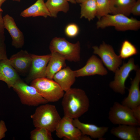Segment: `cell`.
Segmentation results:
<instances>
[{"instance_id": "6da1fadb", "label": "cell", "mask_w": 140, "mask_h": 140, "mask_svg": "<svg viewBox=\"0 0 140 140\" xmlns=\"http://www.w3.org/2000/svg\"><path fill=\"white\" fill-rule=\"evenodd\" d=\"M62 97L61 104L64 116L73 119L78 118L89 110V99L81 89L71 88L66 92Z\"/></svg>"}, {"instance_id": "7a4b0ae2", "label": "cell", "mask_w": 140, "mask_h": 140, "mask_svg": "<svg viewBox=\"0 0 140 140\" xmlns=\"http://www.w3.org/2000/svg\"><path fill=\"white\" fill-rule=\"evenodd\" d=\"M30 117L35 128H45L51 132L55 131L61 119L55 106L47 103L38 107Z\"/></svg>"}, {"instance_id": "3957f363", "label": "cell", "mask_w": 140, "mask_h": 140, "mask_svg": "<svg viewBox=\"0 0 140 140\" xmlns=\"http://www.w3.org/2000/svg\"><path fill=\"white\" fill-rule=\"evenodd\" d=\"M96 25L97 28L111 26L118 31H135L140 28V21L121 14H108L99 19Z\"/></svg>"}, {"instance_id": "277c9868", "label": "cell", "mask_w": 140, "mask_h": 140, "mask_svg": "<svg viewBox=\"0 0 140 140\" xmlns=\"http://www.w3.org/2000/svg\"><path fill=\"white\" fill-rule=\"evenodd\" d=\"M48 102H54L62 98L64 91L54 80L46 77L35 79L31 85Z\"/></svg>"}, {"instance_id": "5b68a950", "label": "cell", "mask_w": 140, "mask_h": 140, "mask_svg": "<svg viewBox=\"0 0 140 140\" xmlns=\"http://www.w3.org/2000/svg\"><path fill=\"white\" fill-rule=\"evenodd\" d=\"M49 49L51 52H58L69 61L76 62L80 60V47L79 41L72 43L64 38L55 37L51 41Z\"/></svg>"}, {"instance_id": "8992f818", "label": "cell", "mask_w": 140, "mask_h": 140, "mask_svg": "<svg viewBox=\"0 0 140 140\" xmlns=\"http://www.w3.org/2000/svg\"><path fill=\"white\" fill-rule=\"evenodd\" d=\"M12 88L18 95L21 103L23 104L36 106L48 102L34 87L28 85L21 79L16 82Z\"/></svg>"}, {"instance_id": "52a82bcc", "label": "cell", "mask_w": 140, "mask_h": 140, "mask_svg": "<svg viewBox=\"0 0 140 140\" xmlns=\"http://www.w3.org/2000/svg\"><path fill=\"white\" fill-rule=\"evenodd\" d=\"M108 116L109 121L114 125H140L134 117L132 109L117 102L110 108Z\"/></svg>"}, {"instance_id": "ba28073f", "label": "cell", "mask_w": 140, "mask_h": 140, "mask_svg": "<svg viewBox=\"0 0 140 140\" xmlns=\"http://www.w3.org/2000/svg\"><path fill=\"white\" fill-rule=\"evenodd\" d=\"M138 66L134 64V60L130 58L127 63H123L120 68L115 72L114 80L109 83L110 87L115 92L123 95L125 93V81L129 76L130 72L137 70Z\"/></svg>"}, {"instance_id": "9c48e42d", "label": "cell", "mask_w": 140, "mask_h": 140, "mask_svg": "<svg viewBox=\"0 0 140 140\" xmlns=\"http://www.w3.org/2000/svg\"><path fill=\"white\" fill-rule=\"evenodd\" d=\"M94 54L98 55L110 71L115 72L122 63V59L115 53L113 47L103 42L99 47H93Z\"/></svg>"}, {"instance_id": "30bf717a", "label": "cell", "mask_w": 140, "mask_h": 140, "mask_svg": "<svg viewBox=\"0 0 140 140\" xmlns=\"http://www.w3.org/2000/svg\"><path fill=\"white\" fill-rule=\"evenodd\" d=\"M31 64L26 79L28 82L37 79L46 77L47 67L51 56V54L45 55L31 54Z\"/></svg>"}, {"instance_id": "8fae6325", "label": "cell", "mask_w": 140, "mask_h": 140, "mask_svg": "<svg viewBox=\"0 0 140 140\" xmlns=\"http://www.w3.org/2000/svg\"><path fill=\"white\" fill-rule=\"evenodd\" d=\"M73 119L64 116L55 131L56 134L59 138L66 140H81L82 134L81 132L73 124Z\"/></svg>"}, {"instance_id": "7c38bea8", "label": "cell", "mask_w": 140, "mask_h": 140, "mask_svg": "<svg viewBox=\"0 0 140 140\" xmlns=\"http://www.w3.org/2000/svg\"><path fill=\"white\" fill-rule=\"evenodd\" d=\"M76 77L99 75H104L108 73L102 61L95 55L92 56L86 64L81 68L74 71Z\"/></svg>"}, {"instance_id": "4fadbf2b", "label": "cell", "mask_w": 140, "mask_h": 140, "mask_svg": "<svg viewBox=\"0 0 140 140\" xmlns=\"http://www.w3.org/2000/svg\"><path fill=\"white\" fill-rule=\"evenodd\" d=\"M140 70H136V75L131 81V85L128 89V96L122 101L121 103L131 109L140 105Z\"/></svg>"}, {"instance_id": "5bb4252c", "label": "cell", "mask_w": 140, "mask_h": 140, "mask_svg": "<svg viewBox=\"0 0 140 140\" xmlns=\"http://www.w3.org/2000/svg\"><path fill=\"white\" fill-rule=\"evenodd\" d=\"M3 17L4 28L8 31L12 39V45L17 48H22L24 44L23 33L17 27L12 16L7 14Z\"/></svg>"}, {"instance_id": "9a60e30c", "label": "cell", "mask_w": 140, "mask_h": 140, "mask_svg": "<svg viewBox=\"0 0 140 140\" xmlns=\"http://www.w3.org/2000/svg\"><path fill=\"white\" fill-rule=\"evenodd\" d=\"M72 123L83 134L88 135L94 139L102 140V139H104L103 137L109 129L108 127H98L94 124L82 122L78 118L73 119Z\"/></svg>"}, {"instance_id": "2e32d148", "label": "cell", "mask_w": 140, "mask_h": 140, "mask_svg": "<svg viewBox=\"0 0 140 140\" xmlns=\"http://www.w3.org/2000/svg\"><path fill=\"white\" fill-rule=\"evenodd\" d=\"M9 60L12 66L18 73L24 74L29 71L32 58L31 54L26 51L21 50L12 55Z\"/></svg>"}, {"instance_id": "e0dca14e", "label": "cell", "mask_w": 140, "mask_h": 140, "mask_svg": "<svg viewBox=\"0 0 140 140\" xmlns=\"http://www.w3.org/2000/svg\"><path fill=\"white\" fill-rule=\"evenodd\" d=\"M21 79L18 73L12 66L8 58L0 61V81L5 83L9 88Z\"/></svg>"}, {"instance_id": "ac0fdd59", "label": "cell", "mask_w": 140, "mask_h": 140, "mask_svg": "<svg viewBox=\"0 0 140 140\" xmlns=\"http://www.w3.org/2000/svg\"><path fill=\"white\" fill-rule=\"evenodd\" d=\"M74 71L66 66L57 73L53 79L65 92L71 88L75 81Z\"/></svg>"}, {"instance_id": "d6986e66", "label": "cell", "mask_w": 140, "mask_h": 140, "mask_svg": "<svg viewBox=\"0 0 140 140\" xmlns=\"http://www.w3.org/2000/svg\"><path fill=\"white\" fill-rule=\"evenodd\" d=\"M137 126L120 125L113 127L110 130L111 134L122 140H140V134L137 131Z\"/></svg>"}, {"instance_id": "ffe728a7", "label": "cell", "mask_w": 140, "mask_h": 140, "mask_svg": "<svg viewBox=\"0 0 140 140\" xmlns=\"http://www.w3.org/2000/svg\"><path fill=\"white\" fill-rule=\"evenodd\" d=\"M51 52V57L47 67L46 76V78L53 79L55 74L66 66V60L58 52Z\"/></svg>"}, {"instance_id": "44dd1931", "label": "cell", "mask_w": 140, "mask_h": 140, "mask_svg": "<svg viewBox=\"0 0 140 140\" xmlns=\"http://www.w3.org/2000/svg\"><path fill=\"white\" fill-rule=\"evenodd\" d=\"M20 16L24 18L41 16L51 17L44 0H37L33 4L22 11Z\"/></svg>"}, {"instance_id": "7402d4cb", "label": "cell", "mask_w": 140, "mask_h": 140, "mask_svg": "<svg viewBox=\"0 0 140 140\" xmlns=\"http://www.w3.org/2000/svg\"><path fill=\"white\" fill-rule=\"evenodd\" d=\"M136 0H109L111 14H121L128 16Z\"/></svg>"}, {"instance_id": "603a6c76", "label": "cell", "mask_w": 140, "mask_h": 140, "mask_svg": "<svg viewBox=\"0 0 140 140\" xmlns=\"http://www.w3.org/2000/svg\"><path fill=\"white\" fill-rule=\"evenodd\" d=\"M45 3L51 17H55L59 12L66 13L69 9V4L66 0H47Z\"/></svg>"}, {"instance_id": "cb8c5ba5", "label": "cell", "mask_w": 140, "mask_h": 140, "mask_svg": "<svg viewBox=\"0 0 140 140\" xmlns=\"http://www.w3.org/2000/svg\"><path fill=\"white\" fill-rule=\"evenodd\" d=\"M80 18L84 17L89 21L93 20L96 16V0H88L80 4Z\"/></svg>"}, {"instance_id": "d4e9b609", "label": "cell", "mask_w": 140, "mask_h": 140, "mask_svg": "<svg viewBox=\"0 0 140 140\" xmlns=\"http://www.w3.org/2000/svg\"><path fill=\"white\" fill-rule=\"evenodd\" d=\"M138 51L135 46L127 40L122 43L119 52V56L121 59H125L137 54Z\"/></svg>"}, {"instance_id": "484cf974", "label": "cell", "mask_w": 140, "mask_h": 140, "mask_svg": "<svg viewBox=\"0 0 140 140\" xmlns=\"http://www.w3.org/2000/svg\"><path fill=\"white\" fill-rule=\"evenodd\" d=\"M51 132L42 128H36L30 132L31 140H53Z\"/></svg>"}, {"instance_id": "4316f807", "label": "cell", "mask_w": 140, "mask_h": 140, "mask_svg": "<svg viewBox=\"0 0 140 140\" xmlns=\"http://www.w3.org/2000/svg\"><path fill=\"white\" fill-rule=\"evenodd\" d=\"M96 13L99 19L110 13L109 0H96Z\"/></svg>"}, {"instance_id": "83f0119b", "label": "cell", "mask_w": 140, "mask_h": 140, "mask_svg": "<svg viewBox=\"0 0 140 140\" xmlns=\"http://www.w3.org/2000/svg\"><path fill=\"white\" fill-rule=\"evenodd\" d=\"M79 28L77 25L73 23L67 25L65 29V33L68 37L73 38L76 36L79 32Z\"/></svg>"}, {"instance_id": "f1b7e54d", "label": "cell", "mask_w": 140, "mask_h": 140, "mask_svg": "<svg viewBox=\"0 0 140 140\" xmlns=\"http://www.w3.org/2000/svg\"><path fill=\"white\" fill-rule=\"evenodd\" d=\"M4 34L0 36V61L8 58Z\"/></svg>"}, {"instance_id": "f546056e", "label": "cell", "mask_w": 140, "mask_h": 140, "mask_svg": "<svg viewBox=\"0 0 140 140\" xmlns=\"http://www.w3.org/2000/svg\"><path fill=\"white\" fill-rule=\"evenodd\" d=\"M131 13L136 16L140 15V0H136L131 8Z\"/></svg>"}, {"instance_id": "4dcf8cb0", "label": "cell", "mask_w": 140, "mask_h": 140, "mask_svg": "<svg viewBox=\"0 0 140 140\" xmlns=\"http://www.w3.org/2000/svg\"><path fill=\"white\" fill-rule=\"evenodd\" d=\"M7 131L5 123L3 120L0 121V140L5 137V133Z\"/></svg>"}, {"instance_id": "1f68e13d", "label": "cell", "mask_w": 140, "mask_h": 140, "mask_svg": "<svg viewBox=\"0 0 140 140\" xmlns=\"http://www.w3.org/2000/svg\"><path fill=\"white\" fill-rule=\"evenodd\" d=\"M131 109L134 117L140 124V105Z\"/></svg>"}, {"instance_id": "d6a6232c", "label": "cell", "mask_w": 140, "mask_h": 140, "mask_svg": "<svg viewBox=\"0 0 140 140\" xmlns=\"http://www.w3.org/2000/svg\"><path fill=\"white\" fill-rule=\"evenodd\" d=\"M2 12L0 11V36L4 34V21L2 16Z\"/></svg>"}, {"instance_id": "836d02e7", "label": "cell", "mask_w": 140, "mask_h": 140, "mask_svg": "<svg viewBox=\"0 0 140 140\" xmlns=\"http://www.w3.org/2000/svg\"><path fill=\"white\" fill-rule=\"evenodd\" d=\"M7 0H0V11L3 12V10L1 8L2 4Z\"/></svg>"}, {"instance_id": "e575fe53", "label": "cell", "mask_w": 140, "mask_h": 140, "mask_svg": "<svg viewBox=\"0 0 140 140\" xmlns=\"http://www.w3.org/2000/svg\"><path fill=\"white\" fill-rule=\"evenodd\" d=\"M76 3L81 4L88 0H75Z\"/></svg>"}, {"instance_id": "d590c367", "label": "cell", "mask_w": 140, "mask_h": 140, "mask_svg": "<svg viewBox=\"0 0 140 140\" xmlns=\"http://www.w3.org/2000/svg\"><path fill=\"white\" fill-rule=\"evenodd\" d=\"M68 2H69L72 4H75L76 3L75 0H66Z\"/></svg>"}, {"instance_id": "8d00e7d4", "label": "cell", "mask_w": 140, "mask_h": 140, "mask_svg": "<svg viewBox=\"0 0 140 140\" xmlns=\"http://www.w3.org/2000/svg\"><path fill=\"white\" fill-rule=\"evenodd\" d=\"M13 1H16L17 2H20L21 0H12Z\"/></svg>"}]
</instances>
